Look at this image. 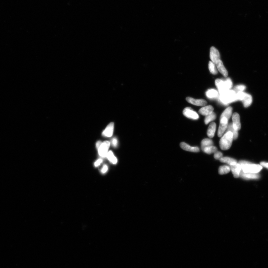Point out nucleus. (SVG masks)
<instances>
[{
	"label": "nucleus",
	"mask_w": 268,
	"mask_h": 268,
	"mask_svg": "<svg viewBox=\"0 0 268 268\" xmlns=\"http://www.w3.org/2000/svg\"><path fill=\"white\" fill-rule=\"evenodd\" d=\"M186 100L190 103L197 106H203L207 104V101L203 99H195L190 97H187Z\"/></svg>",
	"instance_id": "nucleus-10"
},
{
	"label": "nucleus",
	"mask_w": 268,
	"mask_h": 268,
	"mask_svg": "<svg viewBox=\"0 0 268 268\" xmlns=\"http://www.w3.org/2000/svg\"><path fill=\"white\" fill-rule=\"evenodd\" d=\"M260 165L268 169V163L265 162H262L260 163Z\"/></svg>",
	"instance_id": "nucleus-34"
},
{
	"label": "nucleus",
	"mask_w": 268,
	"mask_h": 268,
	"mask_svg": "<svg viewBox=\"0 0 268 268\" xmlns=\"http://www.w3.org/2000/svg\"><path fill=\"white\" fill-rule=\"evenodd\" d=\"M106 157L108 159V160L110 161V162H111L113 164H116L117 162V158L114 156L113 153L111 151L108 152L107 155Z\"/></svg>",
	"instance_id": "nucleus-27"
},
{
	"label": "nucleus",
	"mask_w": 268,
	"mask_h": 268,
	"mask_svg": "<svg viewBox=\"0 0 268 268\" xmlns=\"http://www.w3.org/2000/svg\"><path fill=\"white\" fill-rule=\"evenodd\" d=\"M241 101L243 102V106L245 107H248L252 104V95L248 94V93H245L244 97Z\"/></svg>",
	"instance_id": "nucleus-16"
},
{
	"label": "nucleus",
	"mask_w": 268,
	"mask_h": 268,
	"mask_svg": "<svg viewBox=\"0 0 268 268\" xmlns=\"http://www.w3.org/2000/svg\"><path fill=\"white\" fill-rule=\"evenodd\" d=\"M118 143L117 140V139L114 138L112 140V145L114 147H116L117 146Z\"/></svg>",
	"instance_id": "nucleus-31"
},
{
	"label": "nucleus",
	"mask_w": 268,
	"mask_h": 268,
	"mask_svg": "<svg viewBox=\"0 0 268 268\" xmlns=\"http://www.w3.org/2000/svg\"><path fill=\"white\" fill-rule=\"evenodd\" d=\"M218 93L216 90L210 89L208 90L206 93V95L208 98H214L218 96Z\"/></svg>",
	"instance_id": "nucleus-22"
},
{
	"label": "nucleus",
	"mask_w": 268,
	"mask_h": 268,
	"mask_svg": "<svg viewBox=\"0 0 268 268\" xmlns=\"http://www.w3.org/2000/svg\"><path fill=\"white\" fill-rule=\"evenodd\" d=\"M114 128V123L112 122L110 123L107 127L105 130L103 132L102 135L107 137H111L113 134Z\"/></svg>",
	"instance_id": "nucleus-14"
},
{
	"label": "nucleus",
	"mask_w": 268,
	"mask_h": 268,
	"mask_svg": "<svg viewBox=\"0 0 268 268\" xmlns=\"http://www.w3.org/2000/svg\"><path fill=\"white\" fill-rule=\"evenodd\" d=\"M108 169V166L106 165H104L102 170V173H105L107 171Z\"/></svg>",
	"instance_id": "nucleus-32"
},
{
	"label": "nucleus",
	"mask_w": 268,
	"mask_h": 268,
	"mask_svg": "<svg viewBox=\"0 0 268 268\" xmlns=\"http://www.w3.org/2000/svg\"><path fill=\"white\" fill-rule=\"evenodd\" d=\"M110 142L106 141L103 142L98 141L96 143V147L98 149L99 155L102 157H106L108 150L110 146Z\"/></svg>",
	"instance_id": "nucleus-5"
},
{
	"label": "nucleus",
	"mask_w": 268,
	"mask_h": 268,
	"mask_svg": "<svg viewBox=\"0 0 268 268\" xmlns=\"http://www.w3.org/2000/svg\"><path fill=\"white\" fill-rule=\"evenodd\" d=\"M180 146L182 149L185 151L194 152H198L200 151L199 148L198 147H191L190 146L184 143V142H181L180 144Z\"/></svg>",
	"instance_id": "nucleus-12"
},
{
	"label": "nucleus",
	"mask_w": 268,
	"mask_h": 268,
	"mask_svg": "<svg viewBox=\"0 0 268 268\" xmlns=\"http://www.w3.org/2000/svg\"><path fill=\"white\" fill-rule=\"evenodd\" d=\"M219 99L223 103L228 104L238 101L237 93L234 90L227 91L220 94Z\"/></svg>",
	"instance_id": "nucleus-3"
},
{
	"label": "nucleus",
	"mask_w": 268,
	"mask_h": 268,
	"mask_svg": "<svg viewBox=\"0 0 268 268\" xmlns=\"http://www.w3.org/2000/svg\"><path fill=\"white\" fill-rule=\"evenodd\" d=\"M210 57L211 61L215 65L217 62L220 60V53H219L218 50L214 47H211V48Z\"/></svg>",
	"instance_id": "nucleus-8"
},
{
	"label": "nucleus",
	"mask_w": 268,
	"mask_h": 268,
	"mask_svg": "<svg viewBox=\"0 0 268 268\" xmlns=\"http://www.w3.org/2000/svg\"><path fill=\"white\" fill-rule=\"evenodd\" d=\"M220 161L221 162L229 164L230 166H233L237 163V160L228 157H222L220 159Z\"/></svg>",
	"instance_id": "nucleus-19"
},
{
	"label": "nucleus",
	"mask_w": 268,
	"mask_h": 268,
	"mask_svg": "<svg viewBox=\"0 0 268 268\" xmlns=\"http://www.w3.org/2000/svg\"><path fill=\"white\" fill-rule=\"evenodd\" d=\"M209 69L211 74L213 75H216L217 74V71L215 65L212 61L209 62Z\"/></svg>",
	"instance_id": "nucleus-28"
},
{
	"label": "nucleus",
	"mask_w": 268,
	"mask_h": 268,
	"mask_svg": "<svg viewBox=\"0 0 268 268\" xmlns=\"http://www.w3.org/2000/svg\"><path fill=\"white\" fill-rule=\"evenodd\" d=\"M213 145V142L212 140L209 139H205L202 140L201 142V148L202 150L206 147H211Z\"/></svg>",
	"instance_id": "nucleus-21"
},
{
	"label": "nucleus",
	"mask_w": 268,
	"mask_h": 268,
	"mask_svg": "<svg viewBox=\"0 0 268 268\" xmlns=\"http://www.w3.org/2000/svg\"><path fill=\"white\" fill-rule=\"evenodd\" d=\"M183 114L185 117L190 119L198 120L199 118L198 113L190 107L184 108L183 111Z\"/></svg>",
	"instance_id": "nucleus-7"
},
{
	"label": "nucleus",
	"mask_w": 268,
	"mask_h": 268,
	"mask_svg": "<svg viewBox=\"0 0 268 268\" xmlns=\"http://www.w3.org/2000/svg\"><path fill=\"white\" fill-rule=\"evenodd\" d=\"M102 159H99L98 160H97L96 162L95 163L94 165L96 167L98 166L101 164V163H102Z\"/></svg>",
	"instance_id": "nucleus-33"
},
{
	"label": "nucleus",
	"mask_w": 268,
	"mask_h": 268,
	"mask_svg": "<svg viewBox=\"0 0 268 268\" xmlns=\"http://www.w3.org/2000/svg\"><path fill=\"white\" fill-rule=\"evenodd\" d=\"M216 114L214 112H212L209 115L206 116L205 120V123L206 125H207L210 122L216 119Z\"/></svg>",
	"instance_id": "nucleus-23"
},
{
	"label": "nucleus",
	"mask_w": 268,
	"mask_h": 268,
	"mask_svg": "<svg viewBox=\"0 0 268 268\" xmlns=\"http://www.w3.org/2000/svg\"><path fill=\"white\" fill-rule=\"evenodd\" d=\"M232 108L231 107L227 108L221 115L220 119L222 117H225L228 120H229L232 116Z\"/></svg>",
	"instance_id": "nucleus-20"
},
{
	"label": "nucleus",
	"mask_w": 268,
	"mask_h": 268,
	"mask_svg": "<svg viewBox=\"0 0 268 268\" xmlns=\"http://www.w3.org/2000/svg\"><path fill=\"white\" fill-rule=\"evenodd\" d=\"M233 140V134L230 131H228L221 138L219 141V145L222 150H227L231 147Z\"/></svg>",
	"instance_id": "nucleus-2"
},
{
	"label": "nucleus",
	"mask_w": 268,
	"mask_h": 268,
	"mask_svg": "<svg viewBox=\"0 0 268 268\" xmlns=\"http://www.w3.org/2000/svg\"><path fill=\"white\" fill-rule=\"evenodd\" d=\"M246 87H245V86L244 85H238L235 86V87L234 88V91H235L236 92H237V93L238 92L243 91L245 89H246Z\"/></svg>",
	"instance_id": "nucleus-29"
},
{
	"label": "nucleus",
	"mask_w": 268,
	"mask_h": 268,
	"mask_svg": "<svg viewBox=\"0 0 268 268\" xmlns=\"http://www.w3.org/2000/svg\"><path fill=\"white\" fill-rule=\"evenodd\" d=\"M228 131H230V132H231L233 134V139L236 140L237 139L238 135V131L235 130L234 128L232 123H230L228 125L227 132H228Z\"/></svg>",
	"instance_id": "nucleus-24"
},
{
	"label": "nucleus",
	"mask_w": 268,
	"mask_h": 268,
	"mask_svg": "<svg viewBox=\"0 0 268 268\" xmlns=\"http://www.w3.org/2000/svg\"><path fill=\"white\" fill-rule=\"evenodd\" d=\"M215 83L220 94L230 90L233 85L230 78L227 79L225 81L219 79H217L216 80Z\"/></svg>",
	"instance_id": "nucleus-4"
},
{
	"label": "nucleus",
	"mask_w": 268,
	"mask_h": 268,
	"mask_svg": "<svg viewBox=\"0 0 268 268\" xmlns=\"http://www.w3.org/2000/svg\"><path fill=\"white\" fill-rule=\"evenodd\" d=\"M231 169L230 167L226 166H220L219 168V173L220 175H224L228 174L229 172Z\"/></svg>",
	"instance_id": "nucleus-25"
},
{
	"label": "nucleus",
	"mask_w": 268,
	"mask_h": 268,
	"mask_svg": "<svg viewBox=\"0 0 268 268\" xmlns=\"http://www.w3.org/2000/svg\"><path fill=\"white\" fill-rule=\"evenodd\" d=\"M239 164L241 165V170L245 173H258L263 168L259 164H256L248 161H242Z\"/></svg>",
	"instance_id": "nucleus-1"
},
{
	"label": "nucleus",
	"mask_w": 268,
	"mask_h": 268,
	"mask_svg": "<svg viewBox=\"0 0 268 268\" xmlns=\"http://www.w3.org/2000/svg\"><path fill=\"white\" fill-rule=\"evenodd\" d=\"M230 166L234 177L235 178H238L242 170L241 165L239 163H237L233 166Z\"/></svg>",
	"instance_id": "nucleus-13"
},
{
	"label": "nucleus",
	"mask_w": 268,
	"mask_h": 268,
	"mask_svg": "<svg viewBox=\"0 0 268 268\" xmlns=\"http://www.w3.org/2000/svg\"><path fill=\"white\" fill-rule=\"evenodd\" d=\"M214 157L215 159L217 160H220L223 157V154L220 152L217 151L215 153Z\"/></svg>",
	"instance_id": "nucleus-30"
},
{
	"label": "nucleus",
	"mask_w": 268,
	"mask_h": 268,
	"mask_svg": "<svg viewBox=\"0 0 268 268\" xmlns=\"http://www.w3.org/2000/svg\"><path fill=\"white\" fill-rule=\"evenodd\" d=\"M232 121H233L232 125H233L234 128L237 131L240 130L241 124L239 114L237 112L234 113L232 115Z\"/></svg>",
	"instance_id": "nucleus-9"
},
{
	"label": "nucleus",
	"mask_w": 268,
	"mask_h": 268,
	"mask_svg": "<svg viewBox=\"0 0 268 268\" xmlns=\"http://www.w3.org/2000/svg\"><path fill=\"white\" fill-rule=\"evenodd\" d=\"M216 125L215 122L210 124L207 131V136L210 138H213L215 136Z\"/></svg>",
	"instance_id": "nucleus-18"
},
{
	"label": "nucleus",
	"mask_w": 268,
	"mask_h": 268,
	"mask_svg": "<svg viewBox=\"0 0 268 268\" xmlns=\"http://www.w3.org/2000/svg\"><path fill=\"white\" fill-rule=\"evenodd\" d=\"M228 120L225 117H222L220 119V125L218 131V136L221 137L226 130L228 126Z\"/></svg>",
	"instance_id": "nucleus-6"
},
{
	"label": "nucleus",
	"mask_w": 268,
	"mask_h": 268,
	"mask_svg": "<svg viewBox=\"0 0 268 268\" xmlns=\"http://www.w3.org/2000/svg\"><path fill=\"white\" fill-rule=\"evenodd\" d=\"M240 176L243 179H256L260 177L259 174L258 173H245L241 170Z\"/></svg>",
	"instance_id": "nucleus-11"
},
{
	"label": "nucleus",
	"mask_w": 268,
	"mask_h": 268,
	"mask_svg": "<svg viewBox=\"0 0 268 268\" xmlns=\"http://www.w3.org/2000/svg\"><path fill=\"white\" fill-rule=\"evenodd\" d=\"M214 108L211 106L209 105L202 107L199 111V113L204 116H207L213 112Z\"/></svg>",
	"instance_id": "nucleus-17"
},
{
	"label": "nucleus",
	"mask_w": 268,
	"mask_h": 268,
	"mask_svg": "<svg viewBox=\"0 0 268 268\" xmlns=\"http://www.w3.org/2000/svg\"><path fill=\"white\" fill-rule=\"evenodd\" d=\"M217 69L221 74H222L226 78L228 76V72L225 67L222 61L220 60H219L217 63L216 64Z\"/></svg>",
	"instance_id": "nucleus-15"
},
{
	"label": "nucleus",
	"mask_w": 268,
	"mask_h": 268,
	"mask_svg": "<svg viewBox=\"0 0 268 268\" xmlns=\"http://www.w3.org/2000/svg\"><path fill=\"white\" fill-rule=\"evenodd\" d=\"M204 152L207 153L208 154H211V153H215L217 151V148L214 146H211V147H206L202 150Z\"/></svg>",
	"instance_id": "nucleus-26"
}]
</instances>
